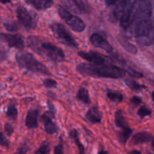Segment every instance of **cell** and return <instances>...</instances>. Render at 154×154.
Segmentation results:
<instances>
[{"label": "cell", "mask_w": 154, "mask_h": 154, "mask_svg": "<svg viewBox=\"0 0 154 154\" xmlns=\"http://www.w3.org/2000/svg\"><path fill=\"white\" fill-rule=\"evenodd\" d=\"M77 71L84 76L118 79L123 78L126 71L112 65H95L81 63L77 66Z\"/></svg>", "instance_id": "obj_1"}, {"label": "cell", "mask_w": 154, "mask_h": 154, "mask_svg": "<svg viewBox=\"0 0 154 154\" xmlns=\"http://www.w3.org/2000/svg\"><path fill=\"white\" fill-rule=\"evenodd\" d=\"M27 44L32 51L42 57H47L54 63H60L65 59V54L63 50L59 47L49 43L42 42L35 36H29L27 38Z\"/></svg>", "instance_id": "obj_2"}, {"label": "cell", "mask_w": 154, "mask_h": 154, "mask_svg": "<svg viewBox=\"0 0 154 154\" xmlns=\"http://www.w3.org/2000/svg\"><path fill=\"white\" fill-rule=\"evenodd\" d=\"M16 60L18 66L22 69H26L34 73L51 75L49 69L41 62L37 60L32 54L28 52H21L16 55Z\"/></svg>", "instance_id": "obj_3"}, {"label": "cell", "mask_w": 154, "mask_h": 154, "mask_svg": "<svg viewBox=\"0 0 154 154\" xmlns=\"http://www.w3.org/2000/svg\"><path fill=\"white\" fill-rule=\"evenodd\" d=\"M133 5L131 0H118L114 5L113 17L114 20L120 21L122 28L125 30L129 29L131 23Z\"/></svg>", "instance_id": "obj_4"}, {"label": "cell", "mask_w": 154, "mask_h": 154, "mask_svg": "<svg viewBox=\"0 0 154 154\" xmlns=\"http://www.w3.org/2000/svg\"><path fill=\"white\" fill-rule=\"evenodd\" d=\"M57 11L61 17L62 19L69 25L74 31L77 32H82L86 28V25L84 21L78 17L72 14L67 9L63 8V6L59 5L57 7Z\"/></svg>", "instance_id": "obj_5"}, {"label": "cell", "mask_w": 154, "mask_h": 154, "mask_svg": "<svg viewBox=\"0 0 154 154\" xmlns=\"http://www.w3.org/2000/svg\"><path fill=\"white\" fill-rule=\"evenodd\" d=\"M51 29L54 33L57 38L65 45L70 47V48H78V44L75 40L73 37L71 35L70 33L66 30V29L62 24L58 23H53L51 26Z\"/></svg>", "instance_id": "obj_6"}, {"label": "cell", "mask_w": 154, "mask_h": 154, "mask_svg": "<svg viewBox=\"0 0 154 154\" xmlns=\"http://www.w3.org/2000/svg\"><path fill=\"white\" fill-rule=\"evenodd\" d=\"M17 16L20 22L26 29H34L37 27V20L25 8L20 6L17 9Z\"/></svg>", "instance_id": "obj_7"}, {"label": "cell", "mask_w": 154, "mask_h": 154, "mask_svg": "<svg viewBox=\"0 0 154 154\" xmlns=\"http://www.w3.org/2000/svg\"><path fill=\"white\" fill-rule=\"evenodd\" d=\"M1 39L8 44L10 48H15L22 50L24 48V39L21 35H11L2 33Z\"/></svg>", "instance_id": "obj_8"}, {"label": "cell", "mask_w": 154, "mask_h": 154, "mask_svg": "<svg viewBox=\"0 0 154 154\" xmlns=\"http://www.w3.org/2000/svg\"><path fill=\"white\" fill-rule=\"evenodd\" d=\"M90 43L93 45V46L96 47V48H101V49L104 50L108 53H112L113 52V48L109 42L105 39L103 36L101 35L97 34V33H94L92 35L90 38Z\"/></svg>", "instance_id": "obj_9"}, {"label": "cell", "mask_w": 154, "mask_h": 154, "mask_svg": "<svg viewBox=\"0 0 154 154\" xmlns=\"http://www.w3.org/2000/svg\"><path fill=\"white\" fill-rule=\"evenodd\" d=\"M78 56L82 57L84 60H87L92 64L95 65H103L107 62L106 59L102 54L97 52L91 51V52H84V51H79L78 53Z\"/></svg>", "instance_id": "obj_10"}, {"label": "cell", "mask_w": 154, "mask_h": 154, "mask_svg": "<svg viewBox=\"0 0 154 154\" xmlns=\"http://www.w3.org/2000/svg\"><path fill=\"white\" fill-rule=\"evenodd\" d=\"M63 5L75 13L84 14L87 11V6L83 0H60Z\"/></svg>", "instance_id": "obj_11"}, {"label": "cell", "mask_w": 154, "mask_h": 154, "mask_svg": "<svg viewBox=\"0 0 154 154\" xmlns=\"http://www.w3.org/2000/svg\"><path fill=\"white\" fill-rule=\"evenodd\" d=\"M154 140L153 135L147 132H140L135 134L131 140V144L133 145L152 142Z\"/></svg>", "instance_id": "obj_12"}, {"label": "cell", "mask_w": 154, "mask_h": 154, "mask_svg": "<svg viewBox=\"0 0 154 154\" xmlns=\"http://www.w3.org/2000/svg\"><path fill=\"white\" fill-rule=\"evenodd\" d=\"M85 117L86 120L90 123H93V124L99 123L102 121V114L97 107L93 106L87 111Z\"/></svg>", "instance_id": "obj_13"}, {"label": "cell", "mask_w": 154, "mask_h": 154, "mask_svg": "<svg viewBox=\"0 0 154 154\" xmlns=\"http://www.w3.org/2000/svg\"><path fill=\"white\" fill-rule=\"evenodd\" d=\"M39 111L37 109H31L29 111L26 118L25 124L29 129H36L38 127V117Z\"/></svg>", "instance_id": "obj_14"}, {"label": "cell", "mask_w": 154, "mask_h": 154, "mask_svg": "<svg viewBox=\"0 0 154 154\" xmlns=\"http://www.w3.org/2000/svg\"><path fill=\"white\" fill-rule=\"evenodd\" d=\"M26 2L38 11L47 10L54 4L53 0H26Z\"/></svg>", "instance_id": "obj_15"}, {"label": "cell", "mask_w": 154, "mask_h": 154, "mask_svg": "<svg viewBox=\"0 0 154 154\" xmlns=\"http://www.w3.org/2000/svg\"><path fill=\"white\" fill-rule=\"evenodd\" d=\"M42 121L45 124V132L48 135H54V134L58 132V127L57 125L52 121V119L47 114H44L42 117Z\"/></svg>", "instance_id": "obj_16"}, {"label": "cell", "mask_w": 154, "mask_h": 154, "mask_svg": "<svg viewBox=\"0 0 154 154\" xmlns=\"http://www.w3.org/2000/svg\"><path fill=\"white\" fill-rule=\"evenodd\" d=\"M69 136H70V138L73 140L74 142L76 144L77 147L78 149V154H86L85 147L80 141L78 131L75 129H72L70 132H69Z\"/></svg>", "instance_id": "obj_17"}, {"label": "cell", "mask_w": 154, "mask_h": 154, "mask_svg": "<svg viewBox=\"0 0 154 154\" xmlns=\"http://www.w3.org/2000/svg\"><path fill=\"white\" fill-rule=\"evenodd\" d=\"M115 124L117 127L121 129H126L129 127L128 123L126 120L124 112L122 110H118L115 113Z\"/></svg>", "instance_id": "obj_18"}, {"label": "cell", "mask_w": 154, "mask_h": 154, "mask_svg": "<svg viewBox=\"0 0 154 154\" xmlns=\"http://www.w3.org/2000/svg\"><path fill=\"white\" fill-rule=\"evenodd\" d=\"M77 99L81 101V102H82L83 103L86 104V105L90 104V96H89V92L84 87H81L78 90V93H77Z\"/></svg>", "instance_id": "obj_19"}, {"label": "cell", "mask_w": 154, "mask_h": 154, "mask_svg": "<svg viewBox=\"0 0 154 154\" xmlns=\"http://www.w3.org/2000/svg\"><path fill=\"white\" fill-rule=\"evenodd\" d=\"M119 42H120V45L123 46V48H124L125 50H126L128 52H129L130 54H136L137 51H138L137 48H135L132 44H131L130 42H128L125 38L120 36V37L119 38Z\"/></svg>", "instance_id": "obj_20"}, {"label": "cell", "mask_w": 154, "mask_h": 154, "mask_svg": "<svg viewBox=\"0 0 154 154\" xmlns=\"http://www.w3.org/2000/svg\"><path fill=\"white\" fill-rule=\"evenodd\" d=\"M132 134V129L129 127L126 128V129H122V131L119 133V141L123 144H125L131 137Z\"/></svg>", "instance_id": "obj_21"}, {"label": "cell", "mask_w": 154, "mask_h": 154, "mask_svg": "<svg viewBox=\"0 0 154 154\" xmlns=\"http://www.w3.org/2000/svg\"><path fill=\"white\" fill-rule=\"evenodd\" d=\"M50 151H51V144L49 141H44L41 144L39 148L35 150V154H49Z\"/></svg>", "instance_id": "obj_22"}, {"label": "cell", "mask_w": 154, "mask_h": 154, "mask_svg": "<svg viewBox=\"0 0 154 154\" xmlns=\"http://www.w3.org/2000/svg\"><path fill=\"white\" fill-rule=\"evenodd\" d=\"M125 82H126V85H127L131 90H134V91H138V90H141L146 87L144 85L138 84L136 81H133V80L132 79H129V78L126 79V81H125Z\"/></svg>", "instance_id": "obj_23"}, {"label": "cell", "mask_w": 154, "mask_h": 154, "mask_svg": "<svg viewBox=\"0 0 154 154\" xmlns=\"http://www.w3.org/2000/svg\"><path fill=\"white\" fill-rule=\"evenodd\" d=\"M107 96H108V99L114 101V102H120L123 100V95H122V93H118V92L108 90V93H107Z\"/></svg>", "instance_id": "obj_24"}, {"label": "cell", "mask_w": 154, "mask_h": 154, "mask_svg": "<svg viewBox=\"0 0 154 154\" xmlns=\"http://www.w3.org/2000/svg\"><path fill=\"white\" fill-rule=\"evenodd\" d=\"M18 111L17 108L15 107L14 105H11L7 109V112H6V115L8 117L10 120H15L17 117Z\"/></svg>", "instance_id": "obj_25"}, {"label": "cell", "mask_w": 154, "mask_h": 154, "mask_svg": "<svg viewBox=\"0 0 154 154\" xmlns=\"http://www.w3.org/2000/svg\"><path fill=\"white\" fill-rule=\"evenodd\" d=\"M138 114L141 117V118H143V117L150 115V114H151V111H150V109H148L147 107L141 106V108L138 109Z\"/></svg>", "instance_id": "obj_26"}, {"label": "cell", "mask_w": 154, "mask_h": 154, "mask_svg": "<svg viewBox=\"0 0 154 154\" xmlns=\"http://www.w3.org/2000/svg\"><path fill=\"white\" fill-rule=\"evenodd\" d=\"M4 26L6 30L11 32H14L17 30V26L14 22H5Z\"/></svg>", "instance_id": "obj_27"}, {"label": "cell", "mask_w": 154, "mask_h": 154, "mask_svg": "<svg viewBox=\"0 0 154 154\" xmlns=\"http://www.w3.org/2000/svg\"><path fill=\"white\" fill-rule=\"evenodd\" d=\"M54 154H65L64 153V146L62 138H60L58 144L54 147Z\"/></svg>", "instance_id": "obj_28"}, {"label": "cell", "mask_w": 154, "mask_h": 154, "mask_svg": "<svg viewBox=\"0 0 154 154\" xmlns=\"http://www.w3.org/2000/svg\"><path fill=\"white\" fill-rule=\"evenodd\" d=\"M29 150V147L26 144H23L17 149L16 152L14 154H26Z\"/></svg>", "instance_id": "obj_29"}, {"label": "cell", "mask_w": 154, "mask_h": 154, "mask_svg": "<svg viewBox=\"0 0 154 154\" xmlns=\"http://www.w3.org/2000/svg\"><path fill=\"white\" fill-rule=\"evenodd\" d=\"M44 85L47 87V88H54L57 87V81L51 79V78H47L44 81Z\"/></svg>", "instance_id": "obj_30"}, {"label": "cell", "mask_w": 154, "mask_h": 154, "mask_svg": "<svg viewBox=\"0 0 154 154\" xmlns=\"http://www.w3.org/2000/svg\"><path fill=\"white\" fill-rule=\"evenodd\" d=\"M0 144H1L2 147H6V148H8L9 146H10V142H9L8 140L6 138V137L5 136L3 133H1V137H0Z\"/></svg>", "instance_id": "obj_31"}, {"label": "cell", "mask_w": 154, "mask_h": 154, "mask_svg": "<svg viewBox=\"0 0 154 154\" xmlns=\"http://www.w3.org/2000/svg\"><path fill=\"white\" fill-rule=\"evenodd\" d=\"M5 132L8 136H11L14 132V128L10 123H5Z\"/></svg>", "instance_id": "obj_32"}, {"label": "cell", "mask_w": 154, "mask_h": 154, "mask_svg": "<svg viewBox=\"0 0 154 154\" xmlns=\"http://www.w3.org/2000/svg\"><path fill=\"white\" fill-rule=\"evenodd\" d=\"M131 102L134 104L135 105H138L141 103V98L138 97V96H133L131 99Z\"/></svg>", "instance_id": "obj_33"}, {"label": "cell", "mask_w": 154, "mask_h": 154, "mask_svg": "<svg viewBox=\"0 0 154 154\" xmlns=\"http://www.w3.org/2000/svg\"><path fill=\"white\" fill-rule=\"evenodd\" d=\"M48 106H49V108H50V112H51V115L53 116V117H54L55 116V112H56V110H55V108H54V105H52V104L50 102H48Z\"/></svg>", "instance_id": "obj_34"}, {"label": "cell", "mask_w": 154, "mask_h": 154, "mask_svg": "<svg viewBox=\"0 0 154 154\" xmlns=\"http://www.w3.org/2000/svg\"><path fill=\"white\" fill-rule=\"evenodd\" d=\"M117 1L118 0H105V2H106V5L108 6H111L115 5L117 2Z\"/></svg>", "instance_id": "obj_35"}, {"label": "cell", "mask_w": 154, "mask_h": 154, "mask_svg": "<svg viewBox=\"0 0 154 154\" xmlns=\"http://www.w3.org/2000/svg\"><path fill=\"white\" fill-rule=\"evenodd\" d=\"M127 154H142V153H141V152L140 151V150H130L129 152H128Z\"/></svg>", "instance_id": "obj_36"}, {"label": "cell", "mask_w": 154, "mask_h": 154, "mask_svg": "<svg viewBox=\"0 0 154 154\" xmlns=\"http://www.w3.org/2000/svg\"><path fill=\"white\" fill-rule=\"evenodd\" d=\"M98 154H109V153H108V151L105 150L103 148H102L100 150H99Z\"/></svg>", "instance_id": "obj_37"}, {"label": "cell", "mask_w": 154, "mask_h": 154, "mask_svg": "<svg viewBox=\"0 0 154 154\" xmlns=\"http://www.w3.org/2000/svg\"><path fill=\"white\" fill-rule=\"evenodd\" d=\"M1 2L2 4H7V3L11 2V0H1Z\"/></svg>", "instance_id": "obj_38"}, {"label": "cell", "mask_w": 154, "mask_h": 154, "mask_svg": "<svg viewBox=\"0 0 154 154\" xmlns=\"http://www.w3.org/2000/svg\"><path fill=\"white\" fill-rule=\"evenodd\" d=\"M151 146H152V149H153V150L154 152V140L151 142Z\"/></svg>", "instance_id": "obj_39"}, {"label": "cell", "mask_w": 154, "mask_h": 154, "mask_svg": "<svg viewBox=\"0 0 154 154\" xmlns=\"http://www.w3.org/2000/svg\"><path fill=\"white\" fill-rule=\"evenodd\" d=\"M152 99H153V101L154 102V91L152 93Z\"/></svg>", "instance_id": "obj_40"}, {"label": "cell", "mask_w": 154, "mask_h": 154, "mask_svg": "<svg viewBox=\"0 0 154 154\" xmlns=\"http://www.w3.org/2000/svg\"><path fill=\"white\" fill-rule=\"evenodd\" d=\"M147 154H153V153H148Z\"/></svg>", "instance_id": "obj_41"}, {"label": "cell", "mask_w": 154, "mask_h": 154, "mask_svg": "<svg viewBox=\"0 0 154 154\" xmlns=\"http://www.w3.org/2000/svg\"><path fill=\"white\" fill-rule=\"evenodd\" d=\"M153 40H154V38H153Z\"/></svg>", "instance_id": "obj_42"}]
</instances>
